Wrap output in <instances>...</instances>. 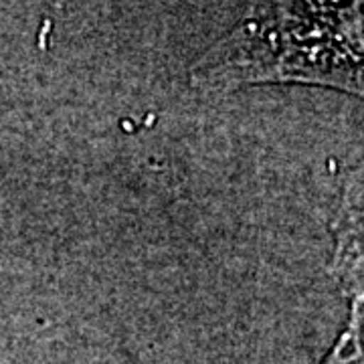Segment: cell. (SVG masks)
Listing matches in <instances>:
<instances>
[{
    "label": "cell",
    "instance_id": "6da1fadb",
    "mask_svg": "<svg viewBox=\"0 0 364 364\" xmlns=\"http://www.w3.org/2000/svg\"><path fill=\"white\" fill-rule=\"evenodd\" d=\"M200 91L304 83L363 95L360 2L255 4L191 69Z\"/></svg>",
    "mask_w": 364,
    "mask_h": 364
},
{
    "label": "cell",
    "instance_id": "7a4b0ae2",
    "mask_svg": "<svg viewBox=\"0 0 364 364\" xmlns=\"http://www.w3.org/2000/svg\"><path fill=\"white\" fill-rule=\"evenodd\" d=\"M332 269L350 296L352 304H363V184L360 172L348 182L338 221H336V253Z\"/></svg>",
    "mask_w": 364,
    "mask_h": 364
},
{
    "label": "cell",
    "instance_id": "3957f363",
    "mask_svg": "<svg viewBox=\"0 0 364 364\" xmlns=\"http://www.w3.org/2000/svg\"><path fill=\"white\" fill-rule=\"evenodd\" d=\"M360 328H363V308L352 306L350 322L346 332L334 344V348L328 352L322 364H350L360 356Z\"/></svg>",
    "mask_w": 364,
    "mask_h": 364
}]
</instances>
